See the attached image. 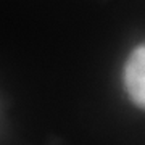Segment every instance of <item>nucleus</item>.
Listing matches in <instances>:
<instances>
[{
  "label": "nucleus",
  "mask_w": 145,
  "mask_h": 145,
  "mask_svg": "<svg viewBox=\"0 0 145 145\" xmlns=\"http://www.w3.org/2000/svg\"><path fill=\"white\" fill-rule=\"evenodd\" d=\"M124 86L132 102L145 110V44L137 47L126 61Z\"/></svg>",
  "instance_id": "f257e3e1"
}]
</instances>
